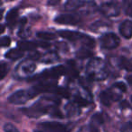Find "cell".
I'll return each mask as SVG.
<instances>
[{
  "label": "cell",
  "instance_id": "obj_1",
  "mask_svg": "<svg viewBox=\"0 0 132 132\" xmlns=\"http://www.w3.org/2000/svg\"><path fill=\"white\" fill-rule=\"evenodd\" d=\"M86 74L92 81H104L109 76L106 62L99 57L92 58L87 64Z\"/></svg>",
  "mask_w": 132,
  "mask_h": 132
},
{
  "label": "cell",
  "instance_id": "obj_2",
  "mask_svg": "<svg viewBox=\"0 0 132 132\" xmlns=\"http://www.w3.org/2000/svg\"><path fill=\"white\" fill-rule=\"evenodd\" d=\"M57 35L66 40L71 42H81L85 47L93 48L95 46V40L90 35H85L81 32L70 31V30H59L57 31Z\"/></svg>",
  "mask_w": 132,
  "mask_h": 132
},
{
  "label": "cell",
  "instance_id": "obj_3",
  "mask_svg": "<svg viewBox=\"0 0 132 132\" xmlns=\"http://www.w3.org/2000/svg\"><path fill=\"white\" fill-rule=\"evenodd\" d=\"M67 74V67L62 64L57 66H53L52 68L44 71L41 73L31 77L30 81H44V80H54L58 79L59 77Z\"/></svg>",
  "mask_w": 132,
  "mask_h": 132
},
{
  "label": "cell",
  "instance_id": "obj_4",
  "mask_svg": "<svg viewBox=\"0 0 132 132\" xmlns=\"http://www.w3.org/2000/svg\"><path fill=\"white\" fill-rule=\"evenodd\" d=\"M38 94V92L35 90V87L31 89H27V90H19L12 93L8 97V101L15 105L24 104L28 101L36 97Z\"/></svg>",
  "mask_w": 132,
  "mask_h": 132
},
{
  "label": "cell",
  "instance_id": "obj_5",
  "mask_svg": "<svg viewBox=\"0 0 132 132\" xmlns=\"http://www.w3.org/2000/svg\"><path fill=\"white\" fill-rule=\"evenodd\" d=\"M36 65L31 59L21 62L15 70V76L17 79H30V75L34 73Z\"/></svg>",
  "mask_w": 132,
  "mask_h": 132
},
{
  "label": "cell",
  "instance_id": "obj_6",
  "mask_svg": "<svg viewBox=\"0 0 132 132\" xmlns=\"http://www.w3.org/2000/svg\"><path fill=\"white\" fill-rule=\"evenodd\" d=\"M120 44L119 36L114 33H106L101 37V46L103 49H115Z\"/></svg>",
  "mask_w": 132,
  "mask_h": 132
},
{
  "label": "cell",
  "instance_id": "obj_7",
  "mask_svg": "<svg viewBox=\"0 0 132 132\" xmlns=\"http://www.w3.org/2000/svg\"><path fill=\"white\" fill-rule=\"evenodd\" d=\"M99 10L106 17H115L120 14V8L115 2L102 3L100 6Z\"/></svg>",
  "mask_w": 132,
  "mask_h": 132
},
{
  "label": "cell",
  "instance_id": "obj_8",
  "mask_svg": "<svg viewBox=\"0 0 132 132\" xmlns=\"http://www.w3.org/2000/svg\"><path fill=\"white\" fill-rule=\"evenodd\" d=\"M120 99H121V94L114 92L112 88L110 89V90H102L100 93L101 102L106 107H110L113 102L119 101Z\"/></svg>",
  "mask_w": 132,
  "mask_h": 132
},
{
  "label": "cell",
  "instance_id": "obj_9",
  "mask_svg": "<svg viewBox=\"0 0 132 132\" xmlns=\"http://www.w3.org/2000/svg\"><path fill=\"white\" fill-rule=\"evenodd\" d=\"M41 132H69L63 124L58 122H42L38 124Z\"/></svg>",
  "mask_w": 132,
  "mask_h": 132
},
{
  "label": "cell",
  "instance_id": "obj_10",
  "mask_svg": "<svg viewBox=\"0 0 132 132\" xmlns=\"http://www.w3.org/2000/svg\"><path fill=\"white\" fill-rule=\"evenodd\" d=\"M38 47L48 48L50 47V44L46 42H35V41H19L17 43V48L22 50L23 52L33 51Z\"/></svg>",
  "mask_w": 132,
  "mask_h": 132
},
{
  "label": "cell",
  "instance_id": "obj_11",
  "mask_svg": "<svg viewBox=\"0 0 132 132\" xmlns=\"http://www.w3.org/2000/svg\"><path fill=\"white\" fill-rule=\"evenodd\" d=\"M81 21V18L75 14H62L55 17L54 22L60 24H67V26H76Z\"/></svg>",
  "mask_w": 132,
  "mask_h": 132
},
{
  "label": "cell",
  "instance_id": "obj_12",
  "mask_svg": "<svg viewBox=\"0 0 132 132\" xmlns=\"http://www.w3.org/2000/svg\"><path fill=\"white\" fill-rule=\"evenodd\" d=\"M119 33L124 38L130 39L132 37V21L125 20L119 26Z\"/></svg>",
  "mask_w": 132,
  "mask_h": 132
},
{
  "label": "cell",
  "instance_id": "obj_13",
  "mask_svg": "<svg viewBox=\"0 0 132 132\" xmlns=\"http://www.w3.org/2000/svg\"><path fill=\"white\" fill-rule=\"evenodd\" d=\"M88 4V2L85 1H78V0H70L67 1L64 5V9L66 11H75L80 8H81L83 6Z\"/></svg>",
  "mask_w": 132,
  "mask_h": 132
},
{
  "label": "cell",
  "instance_id": "obj_14",
  "mask_svg": "<svg viewBox=\"0 0 132 132\" xmlns=\"http://www.w3.org/2000/svg\"><path fill=\"white\" fill-rule=\"evenodd\" d=\"M24 53L22 50H20L19 48H15V49H11L7 52V53L5 54L6 58L9 59V60L12 61H15L18 60V59H21L23 56H24Z\"/></svg>",
  "mask_w": 132,
  "mask_h": 132
},
{
  "label": "cell",
  "instance_id": "obj_15",
  "mask_svg": "<svg viewBox=\"0 0 132 132\" xmlns=\"http://www.w3.org/2000/svg\"><path fill=\"white\" fill-rule=\"evenodd\" d=\"M81 107L78 106L77 104H76L75 102H70L68 103V104L66 105L65 107V110H66V113H67V115L69 116V117H73V116H76L78 115V114L81 113Z\"/></svg>",
  "mask_w": 132,
  "mask_h": 132
},
{
  "label": "cell",
  "instance_id": "obj_16",
  "mask_svg": "<svg viewBox=\"0 0 132 132\" xmlns=\"http://www.w3.org/2000/svg\"><path fill=\"white\" fill-rule=\"evenodd\" d=\"M118 65L120 69L132 72V61L127 59L126 57H120L118 60Z\"/></svg>",
  "mask_w": 132,
  "mask_h": 132
},
{
  "label": "cell",
  "instance_id": "obj_17",
  "mask_svg": "<svg viewBox=\"0 0 132 132\" xmlns=\"http://www.w3.org/2000/svg\"><path fill=\"white\" fill-rule=\"evenodd\" d=\"M18 11L19 8L18 7H14L12 9H10L7 12L6 16V24H13L15 22L17 16H18Z\"/></svg>",
  "mask_w": 132,
  "mask_h": 132
},
{
  "label": "cell",
  "instance_id": "obj_18",
  "mask_svg": "<svg viewBox=\"0 0 132 132\" xmlns=\"http://www.w3.org/2000/svg\"><path fill=\"white\" fill-rule=\"evenodd\" d=\"M92 56V52L90 51V48L85 47V46L81 47V49H79L76 52V57L78 59H86Z\"/></svg>",
  "mask_w": 132,
  "mask_h": 132
},
{
  "label": "cell",
  "instance_id": "obj_19",
  "mask_svg": "<svg viewBox=\"0 0 132 132\" xmlns=\"http://www.w3.org/2000/svg\"><path fill=\"white\" fill-rule=\"evenodd\" d=\"M78 132H100V130L99 127L97 125H95L92 122H90L89 124L83 125L82 127H81Z\"/></svg>",
  "mask_w": 132,
  "mask_h": 132
},
{
  "label": "cell",
  "instance_id": "obj_20",
  "mask_svg": "<svg viewBox=\"0 0 132 132\" xmlns=\"http://www.w3.org/2000/svg\"><path fill=\"white\" fill-rule=\"evenodd\" d=\"M42 62H53L55 61H57L59 59V56L54 53V52H49L46 54H44V56L42 57Z\"/></svg>",
  "mask_w": 132,
  "mask_h": 132
},
{
  "label": "cell",
  "instance_id": "obj_21",
  "mask_svg": "<svg viewBox=\"0 0 132 132\" xmlns=\"http://www.w3.org/2000/svg\"><path fill=\"white\" fill-rule=\"evenodd\" d=\"M36 36L39 37L41 39H44V40H53V39L56 38L54 34L50 33V32H37Z\"/></svg>",
  "mask_w": 132,
  "mask_h": 132
},
{
  "label": "cell",
  "instance_id": "obj_22",
  "mask_svg": "<svg viewBox=\"0 0 132 132\" xmlns=\"http://www.w3.org/2000/svg\"><path fill=\"white\" fill-rule=\"evenodd\" d=\"M90 122L94 123V124L97 125L98 127L101 126V125L103 124V122H104V118H103L102 114H101V113H96V114H94V115L92 117Z\"/></svg>",
  "mask_w": 132,
  "mask_h": 132
},
{
  "label": "cell",
  "instance_id": "obj_23",
  "mask_svg": "<svg viewBox=\"0 0 132 132\" xmlns=\"http://www.w3.org/2000/svg\"><path fill=\"white\" fill-rule=\"evenodd\" d=\"M123 8L124 12L128 15L132 17V1H124L123 2Z\"/></svg>",
  "mask_w": 132,
  "mask_h": 132
},
{
  "label": "cell",
  "instance_id": "obj_24",
  "mask_svg": "<svg viewBox=\"0 0 132 132\" xmlns=\"http://www.w3.org/2000/svg\"><path fill=\"white\" fill-rule=\"evenodd\" d=\"M8 71H9V65H8L6 62H1V66H0V72H1V77L0 79L3 80L6 75L8 73Z\"/></svg>",
  "mask_w": 132,
  "mask_h": 132
},
{
  "label": "cell",
  "instance_id": "obj_25",
  "mask_svg": "<svg viewBox=\"0 0 132 132\" xmlns=\"http://www.w3.org/2000/svg\"><path fill=\"white\" fill-rule=\"evenodd\" d=\"M112 88L113 89H117L119 92H125L127 90V87L125 85V83H123L122 81H119V82H116L112 85Z\"/></svg>",
  "mask_w": 132,
  "mask_h": 132
},
{
  "label": "cell",
  "instance_id": "obj_26",
  "mask_svg": "<svg viewBox=\"0 0 132 132\" xmlns=\"http://www.w3.org/2000/svg\"><path fill=\"white\" fill-rule=\"evenodd\" d=\"M4 131L5 132H20L13 124L11 123H6L4 125Z\"/></svg>",
  "mask_w": 132,
  "mask_h": 132
},
{
  "label": "cell",
  "instance_id": "obj_27",
  "mask_svg": "<svg viewBox=\"0 0 132 132\" xmlns=\"http://www.w3.org/2000/svg\"><path fill=\"white\" fill-rule=\"evenodd\" d=\"M120 132H132V121L125 123L120 128Z\"/></svg>",
  "mask_w": 132,
  "mask_h": 132
},
{
  "label": "cell",
  "instance_id": "obj_28",
  "mask_svg": "<svg viewBox=\"0 0 132 132\" xmlns=\"http://www.w3.org/2000/svg\"><path fill=\"white\" fill-rule=\"evenodd\" d=\"M11 44V39L9 36H2L1 38V46L2 47H7Z\"/></svg>",
  "mask_w": 132,
  "mask_h": 132
},
{
  "label": "cell",
  "instance_id": "obj_29",
  "mask_svg": "<svg viewBox=\"0 0 132 132\" xmlns=\"http://www.w3.org/2000/svg\"><path fill=\"white\" fill-rule=\"evenodd\" d=\"M120 107L123 109H125L126 107H129V104H128L127 101H121V103H120Z\"/></svg>",
  "mask_w": 132,
  "mask_h": 132
},
{
  "label": "cell",
  "instance_id": "obj_30",
  "mask_svg": "<svg viewBox=\"0 0 132 132\" xmlns=\"http://www.w3.org/2000/svg\"><path fill=\"white\" fill-rule=\"evenodd\" d=\"M127 81H128V83H129L130 85H132V74L131 75H128V76H127Z\"/></svg>",
  "mask_w": 132,
  "mask_h": 132
},
{
  "label": "cell",
  "instance_id": "obj_31",
  "mask_svg": "<svg viewBox=\"0 0 132 132\" xmlns=\"http://www.w3.org/2000/svg\"><path fill=\"white\" fill-rule=\"evenodd\" d=\"M59 3V1H48V3L47 4L48 5H51V6H53V5H57Z\"/></svg>",
  "mask_w": 132,
  "mask_h": 132
},
{
  "label": "cell",
  "instance_id": "obj_32",
  "mask_svg": "<svg viewBox=\"0 0 132 132\" xmlns=\"http://www.w3.org/2000/svg\"><path fill=\"white\" fill-rule=\"evenodd\" d=\"M4 31H5V26H1V33H3Z\"/></svg>",
  "mask_w": 132,
  "mask_h": 132
},
{
  "label": "cell",
  "instance_id": "obj_33",
  "mask_svg": "<svg viewBox=\"0 0 132 132\" xmlns=\"http://www.w3.org/2000/svg\"><path fill=\"white\" fill-rule=\"evenodd\" d=\"M34 132H41V131H40V130H39V129H37V130L35 129V130H34Z\"/></svg>",
  "mask_w": 132,
  "mask_h": 132
},
{
  "label": "cell",
  "instance_id": "obj_34",
  "mask_svg": "<svg viewBox=\"0 0 132 132\" xmlns=\"http://www.w3.org/2000/svg\"><path fill=\"white\" fill-rule=\"evenodd\" d=\"M130 100H131V101H132V96H131V97H130Z\"/></svg>",
  "mask_w": 132,
  "mask_h": 132
}]
</instances>
